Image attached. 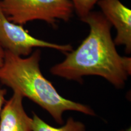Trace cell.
I'll use <instances>...</instances> for the list:
<instances>
[{
    "label": "cell",
    "instance_id": "6da1fadb",
    "mask_svg": "<svg viewBox=\"0 0 131 131\" xmlns=\"http://www.w3.org/2000/svg\"><path fill=\"white\" fill-rule=\"evenodd\" d=\"M80 19L89 26V35L75 50L66 53L63 61L53 66L50 73L81 83L84 76L96 75L117 89L123 88L131 74V58L118 53L112 26L101 12L92 10Z\"/></svg>",
    "mask_w": 131,
    "mask_h": 131
},
{
    "label": "cell",
    "instance_id": "7a4b0ae2",
    "mask_svg": "<svg viewBox=\"0 0 131 131\" xmlns=\"http://www.w3.org/2000/svg\"><path fill=\"white\" fill-rule=\"evenodd\" d=\"M41 55L40 49L27 58L5 50L4 63L0 68V81L43 108L59 124L64 123L63 115L66 111L95 115L89 106L70 100L59 94L41 71Z\"/></svg>",
    "mask_w": 131,
    "mask_h": 131
},
{
    "label": "cell",
    "instance_id": "3957f363",
    "mask_svg": "<svg viewBox=\"0 0 131 131\" xmlns=\"http://www.w3.org/2000/svg\"><path fill=\"white\" fill-rule=\"evenodd\" d=\"M0 7L10 21L21 26L40 20L55 27L60 20H70L74 12L70 0H0Z\"/></svg>",
    "mask_w": 131,
    "mask_h": 131
},
{
    "label": "cell",
    "instance_id": "277c9868",
    "mask_svg": "<svg viewBox=\"0 0 131 131\" xmlns=\"http://www.w3.org/2000/svg\"><path fill=\"white\" fill-rule=\"evenodd\" d=\"M0 45L4 49L18 56H29L34 48L45 47L64 54L73 50L70 45H59L32 37L22 26L10 21L0 7Z\"/></svg>",
    "mask_w": 131,
    "mask_h": 131
},
{
    "label": "cell",
    "instance_id": "5b68a950",
    "mask_svg": "<svg viewBox=\"0 0 131 131\" xmlns=\"http://www.w3.org/2000/svg\"><path fill=\"white\" fill-rule=\"evenodd\" d=\"M96 4L104 17L117 30L115 46H124L127 54L131 53V10L119 0H99Z\"/></svg>",
    "mask_w": 131,
    "mask_h": 131
},
{
    "label": "cell",
    "instance_id": "8992f818",
    "mask_svg": "<svg viewBox=\"0 0 131 131\" xmlns=\"http://www.w3.org/2000/svg\"><path fill=\"white\" fill-rule=\"evenodd\" d=\"M23 96L18 92L6 101L0 113V131H32V118L23 105Z\"/></svg>",
    "mask_w": 131,
    "mask_h": 131
},
{
    "label": "cell",
    "instance_id": "52a82bcc",
    "mask_svg": "<svg viewBox=\"0 0 131 131\" xmlns=\"http://www.w3.org/2000/svg\"><path fill=\"white\" fill-rule=\"evenodd\" d=\"M32 131H86V126L79 121H76L72 117L67 119L66 123L60 127L49 125L42 120L35 113L33 114Z\"/></svg>",
    "mask_w": 131,
    "mask_h": 131
},
{
    "label": "cell",
    "instance_id": "ba28073f",
    "mask_svg": "<svg viewBox=\"0 0 131 131\" xmlns=\"http://www.w3.org/2000/svg\"><path fill=\"white\" fill-rule=\"evenodd\" d=\"M74 7V11L80 18H83L92 10L99 0H70Z\"/></svg>",
    "mask_w": 131,
    "mask_h": 131
},
{
    "label": "cell",
    "instance_id": "9c48e42d",
    "mask_svg": "<svg viewBox=\"0 0 131 131\" xmlns=\"http://www.w3.org/2000/svg\"><path fill=\"white\" fill-rule=\"evenodd\" d=\"M7 91L6 89H2L1 87L0 86V113L3 109V106L6 103L5 100V95H6Z\"/></svg>",
    "mask_w": 131,
    "mask_h": 131
},
{
    "label": "cell",
    "instance_id": "30bf717a",
    "mask_svg": "<svg viewBox=\"0 0 131 131\" xmlns=\"http://www.w3.org/2000/svg\"><path fill=\"white\" fill-rule=\"evenodd\" d=\"M4 55H5V50L3 48L1 45H0V68L2 66L3 63H4Z\"/></svg>",
    "mask_w": 131,
    "mask_h": 131
}]
</instances>
